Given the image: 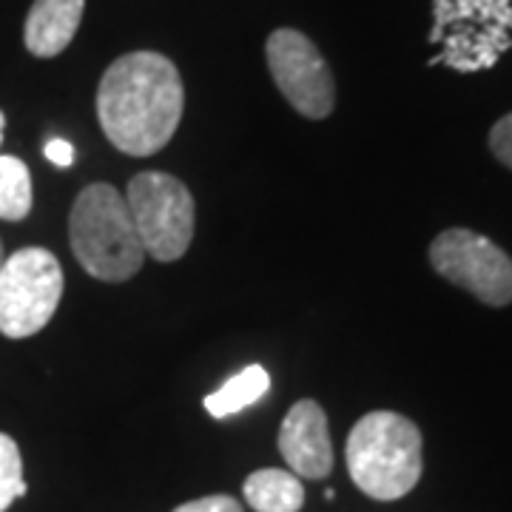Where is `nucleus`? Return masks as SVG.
Listing matches in <instances>:
<instances>
[{"instance_id":"10","label":"nucleus","mask_w":512,"mask_h":512,"mask_svg":"<svg viewBox=\"0 0 512 512\" xmlns=\"http://www.w3.org/2000/svg\"><path fill=\"white\" fill-rule=\"evenodd\" d=\"M83 9L86 0H35L23 29L26 49L35 57L60 55L80 29Z\"/></svg>"},{"instance_id":"7","label":"nucleus","mask_w":512,"mask_h":512,"mask_svg":"<svg viewBox=\"0 0 512 512\" xmlns=\"http://www.w3.org/2000/svg\"><path fill=\"white\" fill-rule=\"evenodd\" d=\"M433 271L490 308L512 302V259L493 239L470 228L441 231L430 245Z\"/></svg>"},{"instance_id":"6","label":"nucleus","mask_w":512,"mask_h":512,"mask_svg":"<svg viewBox=\"0 0 512 512\" xmlns=\"http://www.w3.org/2000/svg\"><path fill=\"white\" fill-rule=\"evenodd\" d=\"M126 205L148 256L177 262L188 251L194 239V197L183 180L143 171L128 183Z\"/></svg>"},{"instance_id":"4","label":"nucleus","mask_w":512,"mask_h":512,"mask_svg":"<svg viewBox=\"0 0 512 512\" xmlns=\"http://www.w3.org/2000/svg\"><path fill=\"white\" fill-rule=\"evenodd\" d=\"M430 66L453 72L493 69L512 49V0H436Z\"/></svg>"},{"instance_id":"2","label":"nucleus","mask_w":512,"mask_h":512,"mask_svg":"<svg viewBox=\"0 0 512 512\" xmlns=\"http://www.w3.org/2000/svg\"><path fill=\"white\" fill-rule=\"evenodd\" d=\"M353 484L376 501H396L419 484L421 430L393 410H373L353 424L345 447Z\"/></svg>"},{"instance_id":"13","label":"nucleus","mask_w":512,"mask_h":512,"mask_svg":"<svg viewBox=\"0 0 512 512\" xmlns=\"http://www.w3.org/2000/svg\"><path fill=\"white\" fill-rule=\"evenodd\" d=\"M32 211V174L20 157L0 154V220L20 222Z\"/></svg>"},{"instance_id":"19","label":"nucleus","mask_w":512,"mask_h":512,"mask_svg":"<svg viewBox=\"0 0 512 512\" xmlns=\"http://www.w3.org/2000/svg\"><path fill=\"white\" fill-rule=\"evenodd\" d=\"M3 259H6V256H3V242H0V268H3Z\"/></svg>"},{"instance_id":"17","label":"nucleus","mask_w":512,"mask_h":512,"mask_svg":"<svg viewBox=\"0 0 512 512\" xmlns=\"http://www.w3.org/2000/svg\"><path fill=\"white\" fill-rule=\"evenodd\" d=\"M46 160L52 165H57V168H69V165L74 163V146L69 140L55 137V140L46 143Z\"/></svg>"},{"instance_id":"11","label":"nucleus","mask_w":512,"mask_h":512,"mask_svg":"<svg viewBox=\"0 0 512 512\" xmlns=\"http://www.w3.org/2000/svg\"><path fill=\"white\" fill-rule=\"evenodd\" d=\"M245 501L256 512H299L305 504V490L299 476L288 470H256L245 478Z\"/></svg>"},{"instance_id":"14","label":"nucleus","mask_w":512,"mask_h":512,"mask_svg":"<svg viewBox=\"0 0 512 512\" xmlns=\"http://www.w3.org/2000/svg\"><path fill=\"white\" fill-rule=\"evenodd\" d=\"M20 495H26V481L18 441L0 433V512L9 510Z\"/></svg>"},{"instance_id":"8","label":"nucleus","mask_w":512,"mask_h":512,"mask_svg":"<svg viewBox=\"0 0 512 512\" xmlns=\"http://www.w3.org/2000/svg\"><path fill=\"white\" fill-rule=\"evenodd\" d=\"M276 89L308 120H325L336 106V83L311 37L296 29H276L265 43Z\"/></svg>"},{"instance_id":"12","label":"nucleus","mask_w":512,"mask_h":512,"mask_svg":"<svg viewBox=\"0 0 512 512\" xmlns=\"http://www.w3.org/2000/svg\"><path fill=\"white\" fill-rule=\"evenodd\" d=\"M271 390V376L262 365H248L234 379L222 384L217 393H211L205 399V410L214 419H228L234 413H242L245 407H251L259 399H265V393Z\"/></svg>"},{"instance_id":"5","label":"nucleus","mask_w":512,"mask_h":512,"mask_svg":"<svg viewBox=\"0 0 512 512\" xmlns=\"http://www.w3.org/2000/svg\"><path fill=\"white\" fill-rule=\"evenodd\" d=\"M63 296V268L46 248H20L0 268V333L29 339L46 328Z\"/></svg>"},{"instance_id":"15","label":"nucleus","mask_w":512,"mask_h":512,"mask_svg":"<svg viewBox=\"0 0 512 512\" xmlns=\"http://www.w3.org/2000/svg\"><path fill=\"white\" fill-rule=\"evenodd\" d=\"M490 151L501 165L512 171V111L504 114L493 128H490Z\"/></svg>"},{"instance_id":"16","label":"nucleus","mask_w":512,"mask_h":512,"mask_svg":"<svg viewBox=\"0 0 512 512\" xmlns=\"http://www.w3.org/2000/svg\"><path fill=\"white\" fill-rule=\"evenodd\" d=\"M174 512H242V504L234 501L231 495H205V498L177 507Z\"/></svg>"},{"instance_id":"1","label":"nucleus","mask_w":512,"mask_h":512,"mask_svg":"<svg viewBox=\"0 0 512 512\" xmlns=\"http://www.w3.org/2000/svg\"><path fill=\"white\" fill-rule=\"evenodd\" d=\"M185 89L177 66L157 52H131L111 63L97 89V120L117 151L151 157L183 120Z\"/></svg>"},{"instance_id":"18","label":"nucleus","mask_w":512,"mask_h":512,"mask_svg":"<svg viewBox=\"0 0 512 512\" xmlns=\"http://www.w3.org/2000/svg\"><path fill=\"white\" fill-rule=\"evenodd\" d=\"M3 128H6V117H3V111H0V143H3Z\"/></svg>"},{"instance_id":"9","label":"nucleus","mask_w":512,"mask_h":512,"mask_svg":"<svg viewBox=\"0 0 512 512\" xmlns=\"http://www.w3.org/2000/svg\"><path fill=\"white\" fill-rule=\"evenodd\" d=\"M279 453L288 461L293 476L319 478L330 476L333 470V444L328 433V416L322 404L313 399H302L288 410V416L279 427Z\"/></svg>"},{"instance_id":"3","label":"nucleus","mask_w":512,"mask_h":512,"mask_svg":"<svg viewBox=\"0 0 512 512\" xmlns=\"http://www.w3.org/2000/svg\"><path fill=\"white\" fill-rule=\"evenodd\" d=\"M69 242L83 271L100 282H126L143 271L146 248L126 200L109 183L80 191L69 214Z\"/></svg>"}]
</instances>
